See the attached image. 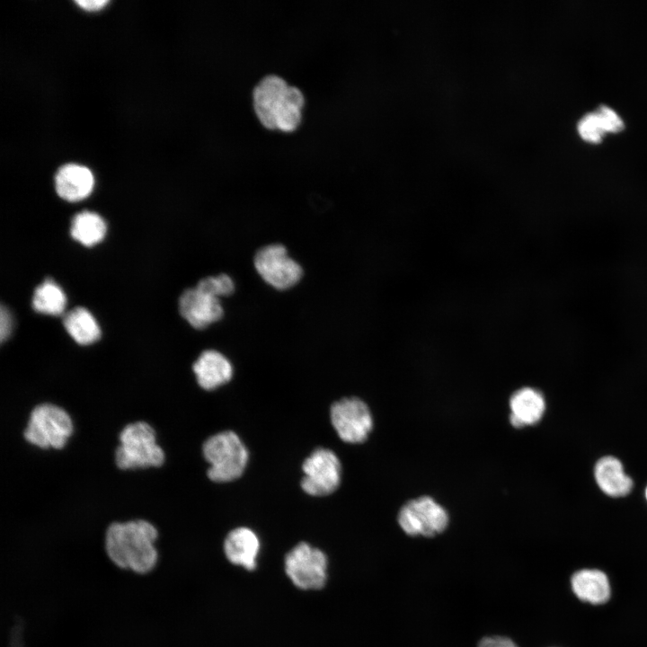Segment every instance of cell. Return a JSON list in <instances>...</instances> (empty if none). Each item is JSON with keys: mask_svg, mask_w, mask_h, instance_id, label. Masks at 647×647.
Instances as JSON below:
<instances>
[{"mask_svg": "<svg viewBox=\"0 0 647 647\" xmlns=\"http://www.w3.org/2000/svg\"><path fill=\"white\" fill-rule=\"evenodd\" d=\"M196 287L218 298L219 297L230 296L235 290L234 281L226 274L202 279Z\"/></svg>", "mask_w": 647, "mask_h": 647, "instance_id": "cell-22", "label": "cell"}, {"mask_svg": "<svg viewBox=\"0 0 647 647\" xmlns=\"http://www.w3.org/2000/svg\"><path fill=\"white\" fill-rule=\"evenodd\" d=\"M155 439V431L146 422L127 425L120 434V444L115 453L118 467L126 470L160 466L164 454Z\"/></svg>", "mask_w": 647, "mask_h": 647, "instance_id": "cell-4", "label": "cell"}, {"mask_svg": "<svg viewBox=\"0 0 647 647\" xmlns=\"http://www.w3.org/2000/svg\"><path fill=\"white\" fill-rule=\"evenodd\" d=\"M332 427L341 440L359 444L373 430V417L368 404L358 397L334 402L330 410Z\"/></svg>", "mask_w": 647, "mask_h": 647, "instance_id": "cell-8", "label": "cell"}, {"mask_svg": "<svg viewBox=\"0 0 647 647\" xmlns=\"http://www.w3.org/2000/svg\"><path fill=\"white\" fill-rule=\"evenodd\" d=\"M254 267L260 276L277 289H288L301 279V266L288 255L282 244L263 246L254 256Z\"/></svg>", "mask_w": 647, "mask_h": 647, "instance_id": "cell-10", "label": "cell"}, {"mask_svg": "<svg viewBox=\"0 0 647 647\" xmlns=\"http://www.w3.org/2000/svg\"><path fill=\"white\" fill-rule=\"evenodd\" d=\"M397 521L409 536H434L448 527L447 510L433 498L421 496L405 502L399 510Z\"/></svg>", "mask_w": 647, "mask_h": 647, "instance_id": "cell-7", "label": "cell"}, {"mask_svg": "<svg viewBox=\"0 0 647 647\" xmlns=\"http://www.w3.org/2000/svg\"><path fill=\"white\" fill-rule=\"evenodd\" d=\"M572 588L581 600L602 604L610 597V585L607 575L598 570H581L572 578Z\"/></svg>", "mask_w": 647, "mask_h": 647, "instance_id": "cell-18", "label": "cell"}, {"mask_svg": "<svg viewBox=\"0 0 647 647\" xmlns=\"http://www.w3.org/2000/svg\"><path fill=\"white\" fill-rule=\"evenodd\" d=\"M72 431V421L65 410L55 404L42 403L31 412L23 435L28 442L39 448L59 449Z\"/></svg>", "mask_w": 647, "mask_h": 647, "instance_id": "cell-5", "label": "cell"}, {"mask_svg": "<svg viewBox=\"0 0 647 647\" xmlns=\"http://www.w3.org/2000/svg\"><path fill=\"white\" fill-rule=\"evenodd\" d=\"M75 3L82 8L88 11H95L102 8L109 3L107 0H76Z\"/></svg>", "mask_w": 647, "mask_h": 647, "instance_id": "cell-25", "label": "cell"}, {"mask_svg": "<svg viewBox=\"0 0 647 647\" xmlns=\"http://www.w3.org/2000/svg\"><path fill=\"white\" fill-rule=\"evenodd\" d=\"M157 530L142 519L113 523L106 532L105 547L110 559L119 567L144 573L157 561L154 542Z\"/></svg>", "mask_w": 647, "mask_h": 647, "instance_id": "cell-1", "label": "cell"}, {"mask_svg": "<svg viewBox=\"0 0 647 647\" xmlns=\"http://www.w3.org/2000/svg\"><path fill=\"white\" fill-rule=\"evenodd\" d=\"M284 568L291 582L301 589H322L327 581L325 554L306 542L298 543L286 554Z\"/></svg>", "mask_w": 647, "mask_h": 647, "instance_id": "cell-6", "label": "cell"}, {"mask_svg": "<svg viewBox=\"0 0 647 647\" xmlns=\"http://www.w3.org/2000/svg\"><path fill=\"white\" fill-rule=\"evenodd\" d=\"M12 328V315L9 310L2 306L0 310V339L2 342L9 337Z\"/></svg>", "mask_w": 647, "mask_h": 647, "instance_id": "cell-23", "label": "cell"}, {"mask_svg": "<svg viewBox=\"0 0 647 647\" xmlns=\"http://www.w3.org/2000/svg\"><path fill=\"white\" fill-rule=\"evenodd\" d=\"M66 298L62 288L52 279H45L35 288L32 297V307L35 311L58 315L65 310Z\"/></svg>", "mask_w": 647, "mask_h": 647, "instance_id": "cell-21", "label": "cell"}, {"mask_svg": "<svg viewBox=\"0 0 647 647\" xmlns=\"http://www.w3.org/2000/svg\"><path fill=\"white\" fill-rule=\"evenodd\" d=\"M303 491L312 496H326L332 493L341 483V465L333 451L324 448H315L302 465Z\"/></svg>", "mask_w": 647, "mask_h": 647, "instance_id": "cell-9", "label": "cell"}, {"mask_svg": "<svg viewBox=\"0 0 647 647\" xmlns=\"http://www.w3.org/2000/svg\"><path fill=\"white\" fill-rule=\"evenodd\" d=\"M594 476L598 487L611 497L625 496L633 487V481L624 472L621 462L611 456L601 457L596 463Z\"/></svg>", "mask_w": 647, "mask_h": 647, "instance_id": "cell-17", "label": "cell"}, {"mask_svg": "<svg viewBox=\"0 0 647 647\" xmlns=\"http://www.w3.org/2000/svg\"><path fill=\"white\" fill-rule=\"evenodd\" d=\"M304 96L278 75L262 78L253 89L254 111L261 124L270 129L292 131L302 118Z\"/></svg>", "mask_w": 647, "mask_h": 647, "instance_id": "cell-2", "label": "cell"}, {"mask_svg": "<svg viewBox=\"0 0 647 647\" xmlns=\"http://www.w3.org/2000/svg\"><path fill=\"white\" fill-rule=\"evenodd\" d=\"M510 422L517 429L536 424L545 411L542 393L532 387L516 390L510 397Z\"/></svg>", "mask_w": 647, "mask_h": 647, "instance_id": "cell-13", "label": "cell"}, {"mask_svg": "<svg viewBox=\"0 0 647 647\" xmlns=\"http://www.w3.org/2000/svg\"><path fill=\"white\" fill-rule=\"evenodd\" d=\"M180 313L196 329L220 320L224 311L219 298L199 288L186 289L180 297Z\"/></svg>", "mask_w": 647, "mask_h": 647, "instance_id": "cell-11", "label": "cell"}, {"mask_svg": "<svg viewBox=\"0 0 647 647\" xmlns=\"http://www.w3.org/2000/svg\"><path fill=\"white\" fill-rule=\"evenodd\" d=\"M94 180L85 166L68 164L60 167L55 176L57 193L67 201H79L90 195Z\"/></svg>", "mask_w": 647, "mask_h": 647, "instance_id": "cell-15", "label": "cell"}, {"mask_svg": "<svg viewBox=\"0 0 647 647\" xmlns=\"http://www.w3.org/2000/svg\"><path fill=\"white\" fill-rule=\"evenodd\" d=\"M260 546L256 533L246 527L231 530L224 541V552L227 560L248 571H253L257 566Z\"/></svg>", "mask_w": 647, "mask_h": 647, "instance_id": "cell-12", "label": "cell"}, {"mask_svg": "<svg viewBox=\"0 0 647 647\" xmlns=\"http://www.w3.org/2000/svg\"><path fill=\"white\" fill-rule=\"evenodd\" d=\"M63 324L75 341L81 345L93 343L101 336V330L95 318L84 307H75L66 313Z\"/></svg>", "mask_w": 647, "mask_h": 647, "instance_id": "cell-19", "label": "cell"}, {"mask_svg": "<svg viewBox=\"0 0 647 647\" xmlns=\"http://www.w3.org/2000/svg\"><path fill=\"white\" fill-rule=\"evenodd\" d=\"M106 230V224L100 215L83 211L73 217L70 233L72 237L82 244L93 246L104 238Z\"/></svg>", "mask_w": 647, "mask_h": 647, "instance_id": "cell-20", "label": "cell"}, {"mask_svg": "<svg viewBox=\"0 0 647 647\" xmlns=\"http://www.w3.org/2000/svg\"><path fill=\"white\" fill-rule=\"evenodd\" d=\"M478 647H517V645L507 637L491 636L483 638Z\"/></svg>", "mask_w": 647, "mask_h": 647, "instance_id": "cell-24", "label": "cell"}, {"mask_svg": "<svg viewBox=\"0 0 647 647\" xmlns=\"http://www.w3.org/2000/svg\"><path fill=\"white\" fill-rule=\"evenodd\" d=\"M192 368L199 386L205 390H214L226 384L233 376V367L228 359L213 350L203 351Z\"/></svg>", "mask_w": 647, "mask_h": 647, "instance_id": "cell-14", "label": "cell"}, {"mask_svg": "<svg viewBox=\"0 0 647 647\" xmlns=\"http://www.w3.org/2000/svg\"><path fill=\"white\" fill-rule=\"evenodd\" d=\"M645 496H646V499H647V488H646V490H645Z\"/></svg>", "mask_w": 647, "mask_h": 647, "instance_id": "cell-26", "label": "cell"}, {"mask_svg": "<svg viewBox=\"0 0 647 647\" xmlns=\"http://www.w3.org/2000/svg\"><path fill=\"white\" fill-rule=\"evenodd\" d=\"M204 458L209 464L208 477L217 483L239 478L247 465L249 453L241 439L231 430L218 432L203 444Z\"/></svg>", "mask_w": 647, "mask_h": 647, "instance_id": "cell-3", "label": "cell"}, {"mask_svg": "<svg viewBox=\"0 0 647 647\" xmlns=\"http://www.w3.org/2000/svg\"><path fill=\"white\" fill-rule=\"evenodd\" d=\"M625 129L621 117L610 107L601 104L593 111L584 114L577 124L581 137L598 144L607 132L617 133Z\"/></svg>", "mask_w": 647, "mask_h": 647, "instance_id": "cell-16", "label": "cell"}]
</instances>
